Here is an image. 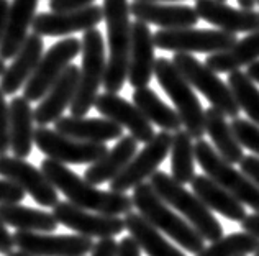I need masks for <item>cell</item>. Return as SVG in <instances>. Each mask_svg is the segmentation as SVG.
<instances>
[{
	"label": "cell",
	"instance_id": "obj_1",
	"mask_svg": "<svg viewBox=\"0 0 259 256\" xmlns=\"http://www.w3.org/2000/svg\"><path fill=\"white\" fill-rule=\"evenodd\" d=\"M41 173L56 187V191L66 195V199L71 204L84 208V210L102 215H113V217L133 212V199L130 195L113 191H100L58 161H53L50 158L43 159Z\"/></svg>",
	"mask_w": 259,
	"mask_h": 256
},
{
	"label": "cell",
	"instance_id": "obj_2",
	"mask_svg": "<svg viewBox=\"0 0 259 256\" xmlns=\"http://www.w3.org/2000/svg\"><path fill=\"white\" fill-rule=\"evenodd\" d=\"M104 20L108 35V59L104 77L105 92L117 94L128 79L132 22L128 0H104Z\"/></svg>",
	"mask_w": 259,
	"mask_h": 256
},
{
	"label": "cell",
	"instance_id": "obj_3",
	"mask_svg": "<svg viewBox=\"0 0 259 256\" xmlns=\"http://www.w3.org/2000/svg\"><path fill=\"white\" fill-rule=\"evenodd\" d=\"M132 199L133 207H136L141 217H145L161 233H166L177 245H181L182 250L199 254L205 248V240L200 237V233L187 220L174 214L166 202L154 192L151 184L143 183L135 187Z\"/></svg>",
	"mask_w": 259,
	"mask_h": 256
},
{
	"label": "cell",
	"instance_id": "obj_4",
	"mask_svg": "<svg viewBox=\"0 0 259 256\" xmlns=\"http://www.w3.org/2000/svg\"><path fill=\"white\" fill-rule=\"evenodd\" d=\"M149 184H151L154 192L167 205L176 208L184 217V220H187L205 241L213 243L223 237V227L212 214V210L194 192L187 191L182 184L174 181L172 176H169L167 173L156 171L151 176Z\"/></svg>",
	"mask_w": 259,
	"mask_h": 256
},
{
	"label": "cell",
	"instance_id": "obj_5",
	"mask_svg": "<svg viewBox=\"0 0 259 256\" xmlns=\"http://www.w3.org/2000/svg\"><path fill=\"white\" fill-rule=\"evenodd\" d=\"M154 76L162 91L176 105L186 132L195 140H202L205 135V110L190 86L177 67L167 58H158L154 64Z\"/></svg>",
	"mask_w": 259,
	"mask_h": 256
},
{
	"label": "cell",
	"instance_id": "obj_6",
	"mask_svg": "<svg viewBox=\"0 0 259 256\" xmlns=\"http://www.w3.org/2000/svg\"><path fill=\"white\" fill-rule=\"evenodd\" d=\"M105 69L107 58L104 36L97 28L89 30L82 36V67L76 97L69 107L72 117H84L94 107L99 96V87L104 84Z\"/></svg>",
	"mask_w": 259,
	"mask_h": 256
},
{
	"label": "cell",
	"instance_id": "obj_7",
	"mask_svg": "<svg viewBox=\"0 0 259 256\" xmlns=\"http://www.w3.org/2000/svg\"><path fill=\"white\" fill-rule=\"evenodd\" d=\"M195 161H199L207 178L228 191L243 205H248L259 214V187L251 183L243 173L236 171L233 164L225 161L215 148L203 138L197 140L195 143Z\"/></svg>",
	"mask_w": 259,
	"mask_h": 256
},
{
	"label": "cell",
	"instance_id": "obj_8",
	"mask_svg": "<svg viewBox=\"0 0 259 256\" xmlns=\"http://www.w3.org/2000/svg\"><path fill=\"white\" fill-rule=\"evenodd\" d=\"M172 64L182 74L184 79L208 100L213 109L220 110L225 117L238 118L240 107H238L228 84H225L217 76V72L208 69L192 55H184V53H176Z\"/></svg>",
	"mask_w": 259,
	"mask_h": 256
},
{
	"label": "cell",
	"instance_id": "obj_9",
	"mask_svg": "<svg viewBox=\"0 0 259 256\" xmlns=\"http://www.w3.org/2000/svg\"><path fill=\"white\" fill-rule=\"evenodd\" d=\"M80 51H82V41L72 36L64 38L56 45H53L39 59L33 76L25 84L23 97L28 102L41 100Z\"/></svg>",
	"mask_w": 259,
	"mask_h": 256
},
{
	"label": "cell",
	"instance_id": "obj_10",
	"mask_svg": "<svg viewBox=\"0 0 259 256\" xmlns=\"http://www.w3.org/2000/svg\"><path fill=\"white\" fill-rule=\"evenodd\" d=\"M153 39L156 48L184 53V55H192V53L215 55V53L227 51L238 41L233 33L200 28L159 30L153 35Z\"/></svg>",
	"mask_w": 259,
	"mask_h": 256
},
{
	"label": "cell",
	"instance_id": "obj_11",
	"mask_svg": "<svg viewBox=\"0 0 259 256\" xmlns=\"http://www.w3.org/2000/svg\"><path fill=\"white\" fill-rule=\"evenodd\" d=\"M35 145L46 158L61 164H94L108 151L105 143H85L48 126L35 128Z\"/></svg>",
	"mask_w": 259,
	"mask_h": 256
},
{
	"label": "cell",
	"instance_id": "obj_12",
	"mask_svg": "<svg viewBox=\"0 0 259 256\" xmlns=\"http://www.w3.org/2000/svg\"><path fill=\"white\" fill-rule=\"evenodd\" d=\"M172 135L169 132H159L154 135L151 141H148L145 148L135 154L128 166L121 171L117 178L110 181V191L125 194L130 189H135L143 184L153 174L158 171L159 164L171 153Z\"/></svg>",
	"mask_w": 259,
	"mask_h": 256
},
{
	"label": "cell",
	"instance_id": "obj_13",
	"mask_svg": "<svg viewBox=\"0 0 259 256\" xmlns=\"http://www.w3.org/2000/svg\"><path fill=\"white\" fill-rule=\"evenodd\" d=\"M51 214L58 224L87 238H113L125 230V220L121 217L89 212L69 200H59Z\"/></svg>",
	"mask_w": 259,
	"mask_h": 256
},
{
	"label": "cell",
	"instance_id": "obj_14",
	"mask_svg": "<svg viewBox=\"0 0 259 256\" xmlns=\"http://www.w3.org/2000/svg\"><path fill=\"white\" fill-rule=\"evenodd\" d=\"M13 241L20 251L30 256H85L92 251L94 240L82 235H51L15 232Z\"/></svg>",
	"mask_w": 259,
	"mask_h": 256
},
{
	"label": "cell",
	"instance_id": "obj_15",
	"mask_svg": "<svg viewBox=\"0 0 259 256\" xmlns=\"http://www.w3.org/2000/svg\"><path fill=\"white\" fill-rule=\"evenodd\" d=\"M0 176L2 179H9L13 184L22 187L25 194H30L33 200L43 207H54L59 202V195L50 179L41 169L26 163L25 159L15 156H0Z\"/></svg>",
	"mask_w": 259,
	"mask_h": 256
},
{
	"label": "cell",
	"instance_id": "obj_16",
	"mask_svg": "<svg viewBox=\"0 0 259 256\" xmlns=\"http://www.w3.org/2000/svg\"><path fill=\"white\" fill-rule=\"evenodd\" d=\"M104 20V9L91 5L80 10L63 13H39L33 20V33L38 36H66L76 31L94 30Z\"/></svg>",
	"mask_w": 259,
	"mask_h": 256
},
{
	"label": "cell",
	"instance_id": "obj_17",
	"mask_svg": "<svg viewBox=\"0 0 259 256\" xmlns=\"http://www.w3.org/2000/svg\"><path fill=\"white\" fill-rule=\"evenodd\" d=\"M95 110L104 118L112 120V122L118 123L121 128H126L130 135L141 143H148L154 138V128L148 122L146 117L140 112V109L135 104L128 102L123 97L117 96V94L104 92L99 94L95 99Z\"/></svg>",
	"mask_w": 259,
	"mask_h": 256
},
{
	"label": "cell",
	"instance_id": "obj_18",
	"mask_svg": "<svg viewBox=\"0 0 259 256\" xmlns=\"http://www.w3.org/2000/svg\"><path fill=\"white\" fill-rule=\"evenodd\" d=\"M194 9L199 18L227 33H254L259 31V12L233 9L218 0H195Z\"/></svg>",
	"mask_w": 259,
	"mask_h": 256
},
{
	"label": "cell",
	"instance_id": "obj_19",
	"mask_svg": "<svg viewBox=\"0 0 259 256\" xmlns=\"http://www.w3.org/2000/svg\"><path fill=\"white\" fill-rule=\"evenodd\" d=\"M130 13L138 22L156 25L161 30L194 28L199 23L195 9L189 5H162L159 2L133 0L130 4Z\"/></svg>",
	"mask_w": 259,
	"mask_h": 256
},
{
	"label": "cell",
	"instance_id": "obj_20",
	"mask_svg": "<svg viewBox=\"0 0 259 256\" xmlns=\"http://www.w3.org/2000/svg\"><path fill=\"white\" fill-rule=\"evenodd\" d=\"M154 39L149 26L143 22L132 23V50H130L128 82L135 89H143L151 82L154 74Z\"/></svg>",
	"mask_w": 259,
	"mask_h": 256
},
{
	"label": "cell",
	"instance_id": "obj_21",
	"mask_svg": "<svg viewBox=\"0 0 259 256\" xmlns=\"http://www.w3.org/2000/svg\"><path fill=\"white\" fill-rule=\"evenodd\" d=\"M80 69L76 64H71L63 72L56 84H54L50 92L41 99V102L33 110L35 123L38 126H48L50 123H56L63 117L64 110L71 107L74 97H76L77 86H79Z\"/></svg>",
	"mask_w": 259,
	"mask_h": 256
},
{
	"label": "cell",
	"instance_id": "obj_22",
	"mask_svg": "<svg viewBox=\"0 0 259 256\" xmlns=\"http://www.w3.org/2000/svg\"><path fill=\"white\" fill-rule=\"evenodd\" d=\"M43 48L45 43L41 36L31 33L26 38L22 50L13 58V63L7 67L0 77V91L4 92V96H13L18 89L25 87V84L35 72L39 59L43 58Z\"/></svg>",
	"mask_w": 259,
	"mask_h": 256
},
{
	"label": "cell",
	"instance_id": "obj_23",
	"mask_svg": "<svg viewBox=\"0 0 259 256\" xmlns=\"http://www.w3.org/2000/svg\"><path fill=\"white\" fill-rule=\"evenodd\" d=\"M38 0H13L7 18L5 33L0 43V59H12L17 56V53L22 50L28 30L33 25V20L36 17Z\"/></svg>",
	"mask_w": 259,
	"mask_h": 256
},
{
	"label": "cell",
	"instance_id": "obj_24",
	"mask_svg": "<svg viewBox=\"0 0 259 256\" xmlns=\"http://www.w3.org/2000/svg\"><path fill=\"white\" fill-rule=\"evenodd\" d=\"M54 130L85 143H107L123 137V128L108 118H85V117H61L54 123Z\"/></svg>",
	"mask_w": 259,
	"mask_h": 256
},
{
	"label": "cell",
	"instance_id": "obj_25",
	"mask_svg": "<svg viewBox=\"0 0 259 256\" xmlns=\"http://www.w3.org/2000/svg\"><path fill=\"white\" fill-rule=\"evenodd\" d=\"M136 153H138V141L132 135H123L112 150H108L99 161L87 167L84 179L92 186L110 183L125 169Z\"/></svg>",
	"mask_w": 259,
	"mask_h": 256
},
{
	"label": "cell",
	"instance_id": "obj_26",
	"mask_svg": "<svg viewBox=\"0 0 259 256\" xmlns=\"http://www.w3.org/2000/svg\"><path fill=\"white\" fill-rule=\"evenodd\" d=\"M192 192L205 204L210 210L220 214L222 217L231 222H241L246 217V208L236 197H233L215 181L207 178L205 174H197L190 183Z\"/></svg>",
	"mask_w": 259,
	"mask_h": 256
},
{
	"label": "cell",
	"instance_id": "obj_27",
	"mask_svg": "<svg viewBox=\"0 0 259 256\" xmlns=\"http://www.w3.org/2000/svg\"><path fill=\"white\" fill-rule=\"evenodd\" d=\"M10 109V150L15 158L25 159L31 154L35 145V117L30 102L23 96L13 97Z\"/></svg>",
	"mask_w": 259,
	"mask_h": 256
},
{
	"label": "cell",
	"instance_id": "obj_28",
	"mask_svg": "<svg viewBox=\"0 0 259 256\" xmlns=\"http://www.w3.org/2000/svg\"><path fill=\"white\" fill-rule=\"evenodd\" d=\"M123 220L125 230H128L130 237L138 243L141 251L148 256H187L177 246H174L171 241H167L164 235L140 214L130 212L125 215Z\"/></svg>",
	"mask_w": 259,
	"mask_h": 256
},
{
	"label": "cell",
	"instance_id": "obj_29",
	"mask_svg": "<svg viewBox=\"0 0 259 256\" xmlns=\"http://www.w3.org/2000/svg\"><path fill=\"white\" fill-rule=\"evenodd\" d=\"M205 133L212 140L217 153L225 161H228L230 164L241 163L244 158V148L235 137L231 123L227 122V117L213 107H208L205 110Z\"/></svg>",
	"mask_w": 259,
	"mask_h": 256
},
{
	"label": "cell",
	"instance_id": "obj_30",
	"mask_svg": "<svg viewBox=\"0 0 259 256\" xmlns=\"http://www.w3.org/2000/svg\"><path fill=\"white\" fill-rule=\"evenodd\" d=\"M259 59V31L249 33L231 48L215 55H208L205 66L213 72H235L243 66H249Z\"/></svg>",
	"mask_w": 259,
	"mask_h": 256
},
{
	"label": "cell",
	"instance_id": "obj_31",
	"mask_svg": "<svg viewBox=\"0 0 259 256\" xmlns=\"http://www.w3.org/2000/svg\"><path fill=\"white\" fill-rule=\"evenodd\" d=\"M0 220L15 232L51 233L58 228V220L51 212L25 207L22 204H0Z\"/></svg>",
	"mask_w": 259,
	"mask_h": 256
},
{
	"label": "cell",
	"instance_id": "obj_32",
	"mask_svg": "<svg viewBox=\"0 0 259 256\" xmlns=\"http://www.w3.org/2000/svg\"><path fill=\"white\" fill-rule=\"evenodd\" d=\"M133 104L138 107L140 112L146 117L151 125L162 128V132H179L181 130V117L174 109L164 104L159 96L149 87L135 89L133 92Z\"/></svg>",
	"mask_w": 259,
	"mask_h": 256
},
{
	"label": "cell",
	"instance_id": "obj_33",
	"mask_svg": "<svg viewBox=\"0 0 259 256\" xmlns=\"http://www.w3.org/2000/svg\"><path fill=\"white\" fill-rule=\"evenodd\" d=\"M171 176L179 184H190L195 174V145L186 130L172 135L171 145Z\"/></svg>",
	"mask_w": 259,
	"mask_h": 256
},
{
	"label": "cell",
	"instance_id": "obj_34",
	"mask_svg": "<svg viewBox=\"0 0 259 256\" xmlns=\"http://www.w3.org/2000/svg\"><path fill=\"white\" fill-rule=\"evenodd\" d=\"M228 87L236 100L240 110L248 115L249 122L259 126V89L246 72L235 71L228 76Z\"/></svg>",
	"mask_w": 259,
	"mask_h": 256
},
{
	"label": "cell",
	"instance_id": "obj_35",
	"mask_svg": "<svg viewBox=\"0 0 259 256\" xmlns=\"http://www.w3.org/2000/svg\"><path fill=\"white\" fill-rule=\"evenodd\" d=\"M259 251V238L246 232L230 233L213 241L195 256H248Z\"/></svg>",
	"mask_w": 259,
	"mask_h": 256
},
{
	"label": "cell",
	"instance_id": "obj_36",
	"mask_svg": "<svg viewBox=\"0 0 259 256\" xmlns=\"http://www.w3.org/2000/svg\"><path fill=\"white\" fill-rule=\"evenodd\" d=\"M231 128H233L235 137L241 143L243 148L259 154V126L249 122L246 118H233L231 122Z\"/></svg>",
	"mask_w": 259,
	"mask_h": 256
},
{
	"label": "cell",
	"instance_id": "obj_37",
	"mask_svg": "<svg viewBox=\"0 0 259 256\" xmlns=\"http://www.w3.org/2000/svg\"><path fill=\"white\" fill-rule=\"evenodd\" d=\"M10 150V109L5 102L4 92L0 91V156Z\"/></svg>",
	"mask_w": 259,
	"mask_h": 256
},
{
	"label": "cell",
	"instance_id": "obj_38",
	"mask_svg": "<svg viewBox=\"0 0 259 256\" xmlns=\"http://www.w3.org/2000/svg\"><path fill=\"white\" fill-rule=\"evenodd\" d=\"M25 191L9 179H0V204H20L25 199Z\"/></svg>",
	"mask_w": 259,
	"mask_h": 256
},
{
	"label": "cell",
	"instance_id": "obj_39",
	"mask_svg": "<svg viewBox=\"0 0 259 256\" xmlns=\"http://www.w3.org/2000/svg\"><path fill=\"white\" fill-rule=\"evenodd\" d=\"M94 0H50V10L54 13H63V12H72L80 10L85 7H91Z\"/></svg>",
	"mask_w": 259,
	"mask_h": 256
},
{
	"label": "cell",
	"instance_id": "obj_40",
	"mask_svg": "<svg viewBox=\"0 0 259 256\" xmlns=\"http://www.w3.org/2000/svg\"><path fill=\"white\" fill-rule=\"evenodd\" d=\"M240 167L244 176H246L256 187H259V158L254 156V154L244 156L240 163Z\"/></svg>",
	"mask_w": 259,
	"mask_h": 256
},
{
	"label": "cell",
	"instance_id": "obj_41",
	"mask_svg": "<svg viewBox=\"0 0 259 256\" xmlns=\"http://www.w3.org/2000/svg\"><path fill=\"white\" fill-rule=\"evenodd\" d=\"M118 243L113 238H102L94 245L91 256H117Z\"/></svg>",
	"mask_w": 259,
	"mask_h": 256
},
{
	"label": "cell",
	"instance_id": "obj_42",
	"mask_svg": "<svg viewBox=\"0 0 259 256\" xmlns=\"http://www.w3.org/2000/svg\"><path fill=\"white\" fill-rule=\"evenodd\" d=\"M117 256H141V248L132 237H125L118 241Z\"/></svg>",
	"mask_w": 259,
	"mask_h": 256
},
{
	"label": "cell",
	"instance_id": "obj_43",
	"mask_svg": "<svg viewBox=\"0 0 259 256\" xmlns=\"http://www.w3.org/2000/svg\"><path fill=\"white\" fill-rule=\"evenodd\" d=\"M13 246H15V241H13V235L9 232V228L0 220V253L9 254L13 251Z\"/></svg>",
	"mask_w": 259,
	"mask_h": 256
},
{
	"label": "cell",
	"instance_id": "obj_44",
	"mask_svg": "<svg viewBox=\"0 0 259 256\" xmlns=\"http://www.w3.org/2000/svg\"><path fill=\"white\" fill-rule=\"evenodd\" d=\"M241 227L246 233L259 238V214H256V212L248 214L246 217L241 220Z\"/></svg>",
	"mask_w": 259,
	"mask_h": 256
},
{
	"label": "cell",
	"instance_id": "obj_45",
	"mask_svg": "<svg viewBox=\"0 0 259 256\" xmlns=\"http://www.w3.org/2000/svg\"><path fill=\"white\" fill-rule=\"evenodd\" d=\"M9 10H10V4L7 2V0H0V43H2V38H4V33H5Z\"/></svg>",
	"mask_w": 259,
	"mask_h": 256
},
{
	"label": "cell",
	"instance_id": "obj_46",
	"mask_svg": "<svg viewBox=\"0 0 259 256\" xmlns=\"http://www.w3.org/2000/svg\"><path fill=\"white\" fill-rule=\"evenodd\" d=\"M246 76L253 80L254 84H259V59L246 67Z\"/></svg>",
	"mask_w": 259,
	"mask_h": 256
},
{
	"label": "cell",
	"instance_id": "obj_47",
	"mask_svg": "<svg viewBox=\"0 0 259 256\" xmlns=\"http://www.w3.org/2000/svg\"><path fill=\"white\" fill-rule=\"evenodd\" d=\"M238 4H240L241 9L244 10H253L256 5V0H238Z\"/></svg>",
	"mask_w": 259,
	"mask_h": 256
},
{
	"label": "cell",
	"instance_id": "obj_48",
	"mask_svg": "<svg viewBox=\"0 0 259 256\" xmlns=\"http://www.w3.org/2000/svg\"><path fill=\"white\" fill-rule=\"evenodd\" d=\"M7 256H30V254H26V253H23V251L17 250V251H12V253H9Z\"/></svg>",
	"mask_w": 259,
	"mask_h": 256
},
{
	"label": "cell",
	"instance_id": "obj_49",
	"mask_svg": "<svg viewBox=\"0 0 259 256\" xmlns=\"http://www.w3.org/2000/svg\"><path fill=\"white\" fill-rule=\"evenodd\" d=\"M5 69H7V66L4 63V59H0V77H2V74L5 72Z\"/></svg>",
	"mask_w": 259,
	"mask_h": 256
},
{
	"label": "cell",
	"instance_id": "obj_50",
	"mask_svg": "<svg viewBox=\"0 0 259 256\" xmlns=\"http://www.w3.org/2000/svg\"><path fill=\"white\" fill-rule=\"evenodd\" d=\"M145 2H176V0H145Z\"/></svg>",
	"mask_w": 259,
	"mask_h": 256
},
{
	"label": "cell",
	"instance_id": "obj_51",
	"mask_svg": "<svg viewBox=\"0 0 259 256\" xmlns=\"http://www.w3.org/2000/svg\"><path fill=\"white\" fill-rule=\"evenodd\" d=\"M218 2H223V4H225V2H227V0H218Z\"/></svg>",
	"mask_w": 259,
	"mask_h": 256
},
{
	"label": "cell",
	"instance_id": "obj_52",
	"mask_svg": "<svg viewBox=\"0 0 259 256\" xmlns=\"http://www.w3.org/2000/svg\"><path fill=\"white\" fill-rule=\"evenodd\" d=\"M254 256H259V251H257V253H254Z\"/></svg>",
	"mask_w": 259,
	"mask_h": 256
},
{
	"label": "cell",
	"instance_id": "obj_53",
	"mask_svg": "<svg viewBox=\"0 0 259 256\" xmlns=\"http://www.w3.org/2000/svg\"><path fill=\"white\" fill-rule=\"evenodd\" d=\"M256 2H259V0H256Z\"/></svg>",
	"mask_w": 259,
	"mask_h": 256
}]
</instances>
